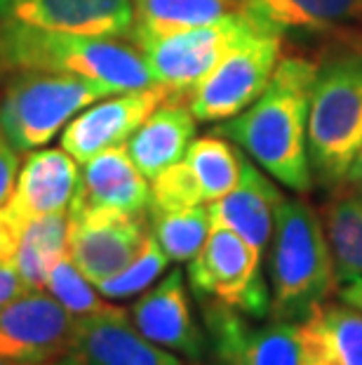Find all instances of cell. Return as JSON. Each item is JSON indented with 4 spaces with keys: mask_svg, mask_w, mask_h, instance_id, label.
Returning a JSON list of instances; mask_svg holds the SVG:
<instances>
[{
    "mask_svg": "<svg viewBox=\"0 0 362 365\" xmlns=\"http://www.w3.org/2000/svg\"><path fill=\"white\" fill-rule=\"evenodd\" d=\"M68 252V212L33 217L24 224L21 240L14 255L26 290H45L50 269Z\"/></svg>",
    "mask_w": 362,
    "mask_h": 365,
    "instance_id": "obj_23",
    "label": "cell"
},
{
    "mask_svg": "<svg viewBox=\"0 0 362 365\" xmlns=\"http://www.w3.org/2000/svg\"><path fill=\"white\" fill-rule=\"evenodd\" d=\"M0 365H17V363H10V361H0Z\"/></svg>",
    "mask_w": 362,
    "mask_h": 365,
    "instance_id": "obj_36",
    "label": "cell"
},
{
    "mask_svg": "<svg viewBox=\"0 0 362 365\" xmlns=\"http://www.w3.org/2000/svg\"><path fill=\"white\" fill-rule=\"evenodd\" d=\"M172 95L174 90L156 85L90 106L61 130V149L78 163H87L111 146L129 142L142 123Z\"/></svg>",
    "mask_w": 362,
    "mask_h": 365,
    "instance_id": "obj_12",
    "label": "cell"
},
{
    "mask_svg": "<svg viewBox=\"0 0 362 365\" xmlns=\"http://www.w3.org/2000/svg\"><path fill=\"white\" fill-rule=\"evenodd\" d=\"M203 203L205 198L203 191H200V184L196 180L193 170L188 168V163L183 158L151 180L149 215L176 212V210L196 207Z\"/></svg>",
    "mask_w": 362,
    "mask_h": 365,
    "instance_id": "obj_29",
    "label": "cell"
},
{
    "mask_svg": "<svg viewBox=\"0 0 362 365\" xmlns=\"http://www.w3.org/2000/svg\"><path fill=\"white\" fill-rule=\"evenodd\" d=\"M73 354L82 365H183L165 346L146 339L125 309L113 304L78 318Z\"/></svg>",
    "mask_w": 362,
    "mask_h": 365,
    "instance_id": "obj_15",
    "label": "cell"
},
{
    "mask_svg": "<svg viewBox=\"0 0 362 365\" xmlns=\"http://www.w3.org/2000/svg\"><path fill=\"white\" fill-rule=\"evenodd\" d=\"M325 231L339 283L362 276V191L339 186L325 207Z\"/></svg>",
    "mask_w": 362,
    "mask_h": 365,
    "instance_id": "obj_24",
    "label": "cell"
},
{
    "mask_svg": "<svg viewBox=\"0 0 362 365\" xmlns=\"http://www.w3.org/2000/svg\"><path fill=\"white\" fill-rule=\"evenodd\" d=\"M0 71L80 76L106 85L111 92H137L158 85L142 50L118 38L45 31L14 21H0Z\"/></svg>",
    "mask_w": 362,
    "mask_h": 365,
    "instance_id": "obj_2",
    "label": "cell"
},
{
    "mask_svg": "<svg viewBox=\"0 0 362 365\" xmlns=\"http://www.w3.org/2000/svg\"><path fill=\"white\" fill-rule=\"evenodd\" d=\"M304 365H362V312L322 302L297 323Z\"/></svg>",
    "mask_w": 362,
    "mask_h": 365,
    "instance_id": "obj_20",
    "label": "cell"
},
{
    "mask_svg": "<svg viewBox=\"0 0 362 365\" xmlns=\"http://www.w3.org/2000/svg\"><path fill=\"white\" fill-rule=\"evenodd\" d=\"M271 318L299 323L336 290V269L318 212L299 198H282L268 255Z\"/></svg>",
    "mask_w": 362,
    "mask_h": 365,
    "instance_id": "obj_3",
    "label": "cell"
},
{
    "mask_svg": "<svg viewBox=\"0 0 362 365\" xmlns=\"http://www.w3.org/2000/svg\"><path fill=\"white\" fill-rule=\"evenodd\" d=\"M19 175V156L17 149L7 142L0 130V205L7 203L14 191V182Z\"/></svg>",
    "mask_w": 362,
    "mask_h": 365,
    "instance_id": "obj_31",
    "label": "cell"
},
{
    "mask_svg": "<svg viewBox=\"0 0 362 365\" xmlns=\"http://www.w3.org/2000/svg\"><path fill=\"white\" fill-rule=\"evenodd\" d=\"M240 12L238 0H134L132 41L217 24Z\"/></svg>",
    "mask_w": 362,
    "mask_h": 365,
    "instance_id": "obj_22",
    "label": "cell"
},
{
    "mask_svg": "<svg viewBox=\"0 0 362 365\" xmlns=\"http://www.w3.org/2000/svg\"><path fill=\"white\" fill-rule=\"evenodd\" d=\"M259 26L261 24L240 10L217 24L142 38L137 41V48L142 50L158 85L174 92H188Z\"/></svg>",
    "mask_w": 362,
    "mask_h": 365,
    "instance_id": "obj_7",
    "label": "cell"
},
{
    "mask_svg": "<svg viewBox=\"0 0 362 365\" xmlns=\"http://www.w3.org/2000/svg\"><path fill=\"white\" fill-rule=\"evenodd\" d=\"M78 318L45 290H26L0 307V361L38 365L73 354Z\"/></svg>",
    "mask_w": 362,
    "mask_h": 365,
    "instance_id": "obj_10",
    "label": "cell"
},
{
    "mask_svg": "<svg viewBox=\"0 0 362 365\" xmlns=\"http://www.w3.org/2000/svg\"><path fill=\"white\" fill-rule=\"evenodd\" d=\"M339 299L346 302V304H351L353 309H358V312H362V276L341 283V287H339Z\"/></svg>",
    "mask_w": 362,
    "mask_h": 365,
    "instance_id": "obj_33",
    "label": "cell"
},
{
    "mask_svg": "<svg viewBox=\"0 0 362 365\" xmlns=\"http://www.w3.org/2000/svg\"><path fill=\"white\" fill-rule=\"evenodd\" d=\"M113 92L68 73L21 71L0 99V130L19 153L36 151L66 128L85 106Z\"/></svg>",
    "mask_w": 362,
    "mask_h": 365,
    "instance_id": "obj_5",
    "label": "cell"
},
{
    "mask_svg": "<svg viewBox=\"0 0 362 365\" xmlns=\"http://www.w3.org/2000/svg\"><path fill=\"white\" fill-rule=\"evenodd\" d=\"M318 64L297 54H282L261 97L240 115L217 128L257 165L297 193L311 191L313 168L308 158V108Z\"/></svg>",
    "mask_w": 362,
    "mask_h": 365,
    "instance_id": "obj_1",
    "label": "cell"
},
{
    "mask_svg": "<svg viewBox=\"0 0 362 365\" xmlns=\"http://www.w3.org/2000/svg\"><path fill=\"white\" fill-rule=\"evenodd\" d=\"M188 283L200 299L219 302L250 318L271 316V287L261 271V252L230 229L212 227L188 264Z\"/></svg>",
    "mask_w": 362,
    "mask_h": 365,
    "instance_id": "obj_6",
    "label": "cell"
},
{
    "mask_svg": "<svg viewBox=\"0 0 362 365\" xmlns=\"http://www.w3.org/2000/svg\"><path fill=\"white\" fill-rule=\"evenodd\" d=\"M151 234L146 215L113 207L71 203L68 207V255L92 285H99L139 255Z\"/></svg>",
    "mask_w": 362,
    "mask_h": 365,
    "instance_id": "obj_9",
    "label": "cell"
},
{
    "mask_svg": "<svg viewBox=\"0 0 362 365\" xmlns=\"http://www.w3.org/2000/svg\"><path fill=\"white\" fill-rule=\"evenodd\" d=\"M149 198L151 184L134 165L127 144H118L85 163L80 189L73 203L142 215L149 210Z\"/></svg>",
    "mask_w": 362,
    "mask_h": 365,
    "instance_id": "obj_19",
    "label": "cell"
},
{
    "mask_svg": "<svg viewBox=\"0 0 362 365\" xmlns=\"http://www.w3.org/2000/svg\"><path fill=\"white\" fill-rule=\"evenodd\" d=\"M191 365H198V363H191Z\"/></svg>",
    "mask_w": 362,
    "mask_h": 365,
    "instance_id": "obj_37",
    "label": "cell"
},
{
    "mask_svg": "<svg viewBox=\"0 0 362 365\" xmlns=\"http://www.w3.org/2000/svg\"><path fill=\"white\" fill-rule=\"evenodd\" d=\"M344 186H351V189L362 191V149H360V153L356 156V160H353V165L348 170V177H346Z\"/></svg>",
    "mask_w": 362,
    "mask_h": 365,
    "instance_id": "obj_34",
    "label": "cell"
},
{
    "mask_svg": "<svg viewBox=\"0 0 362 365\" xmlns=\"http://www.w3.org/2000/svg\"><path fill=\"white\" fill-rule=\"evenodd\" d=\"M0 21L78 36L125 38L134 31V0H0Z\"/></svg>",
    "mask_w": 362,
    "mask_h": 365,
    "instance_id": "obj_13",
    "label": "cell"
},
{
    "mask_svg": "<svg viewBox=\"0 0 362 365\" xmlns=\"http://www.w3.org/2000/svg\"><path fill=\"white\" fill-rule=\"evenodd\" d=\"M282 193L261 170L245 158L238 184L226 196L214 203H207L212 217V227L235 231L238 236L264 252L271 245L275 229V212L282 203Z\"/></svg>",
    "mask_w": 362,
    "mask_h": 365,
    "instance_id": "obj_16",
    "label": "cell"
},
{
    "mask_svg": "<svg viewBox=\"0 0 362 365\" xmlns=\"http://www.w3.org/2000/svg\"><path fill=\"white\" fill-rule=\"evenodd\" d=\"M362 149V48L318 66L308 108V158L320 184L339 189Z\"/></svg>",
    "mask_w": 362,
    "mask_h": 365,
    "instance_id": "obj_4",
    "label": "cell"
},
{
    "mask_svg": "<svg viewBox=\"0 0 362 365\" xmlns=\"http://www.w3.org/2000/svg\"><path fill=\"white\" fill-rule=\"evenodd\" d=\"M80 189L78 160L64 149L31 151L7 203L24 220L68 212Z\"/></svg>",
    "mask_w": 362,
    "mask_h": 365,
    "instance_id": "obj_17",
    "label": "cell"
},
{
    "mask_svg": "<svg viewBox=\"0 0 362 365\" xmlns=\"http://www.w3.org/2000/svg\"><path fill=\"white\" fill-rule=\"evenodd\" d=\"M21 292H26V285L21 281L14 262H0V307H5Z\"/></svg>",
    "mask_w": 362,
    "mask_h": 365,
    "instance_id": "obj_32",
    "label": "cell"
},
{
    "mask_svg": "<svg viewBox=\"0 0 362 365\" xmlns=\"http://www.w3.org/2000/svg\"><path fill=\"white\" fill-rule=\"evenodd\" d=\"M257 24L273 31H334L362 26V0H238Z\"/></svg>",
    "mask_w": 362,
    "mask_h": 365,
    "instance_id": "obj_21",
    "label": "cell"
},
{
    "mask_svg": "<svg viewBox=\"0 0 362 365\" xmlns=\"http://www.w3.org/2000/svg\"><path fill=\"white\" fill-rule=\"evenodd\" d=\"M45 290L75 318L99 314L111 307L109 302H104V294L95 290L92 283L82 276V271L75 267V262L68 252L61 259H57L55 267L50 269Z\"/></svg>",
    "mask_w": 362,
    "mask_h": 365,
    "instance_id": "obj_28",
    "label": "cell"
},
{
    "mask_svg": "<svg viewBox=\"0 0 362 365\" xmlns=\"http://www.w3.org/2000/svg\"><path fill=\"white\" fill-rule=\"evenodd\" d=\"M183 160L193 170L205 203H214L226 196L240 180L245 153L214 132V135L193 139Z\"/></svg>",
    "mask_w": 362,
    "mask_h": 365,
    "instance_id": "obj_25",
    "label": "cell"
},
{
    "mask_svg": "<svg viewBox=\"0 0 362 365\" xmlns=\"http://www.w3.org/2000/svg\"><path fill=\"white\" fill-rule=\"evenodd\" d=\"M282 59V34L259 26L210 76L191 88L188 106L198 120H230L250 108Z\"/></svg>",
    "mask_w": 362,
    "mask_h": 365,
    "instance_id": "obj_8",
    "label": "cell"
},
{
    "mask_svg": "<svg viewBox=\"0 0 362 365\" xmlns=\"http://www.w3.org/2000/svg\"><path fill=\"white\" fill-rule=\"evenodd\" d=\"M181 97L183 92H174L129 137L127 151L146 180L179 163L193 142L198 118Z\"/></svg>",
    "mask_w": 362,
    "mask_h": 365,
    "instance_id": "obj_18",
    "label": "cell"
},
{
    "mask_svg": "<svg viewBox=\"0 0 362 365\" xmlns=\"http://www.w3.org/2000/svg\"><path fill=\"white\" fill-rule=\"evenodd\" d=\"M151 217V231L160 247L172 262H191L205 245L212 231V217L207 203L176 210V212H158Z\"/></svg>",
    "mask_w": 362,
    "mask_h": 365,
    "instance_id": "obj_26",
    "label": "cell"
},
{
    "mask_svg": "<svg viewBox=\"0 0 362 365\" xmlns=\"http://www.w3.org/2000/svg\"><path fill=\"white\" fill-rule=\"evenodd\" d=\"M26 222L28 220L14 212L10 203L0 205V262H14Z\"/></svg>",
    "mask_w": 362,
    "mask_h": 365,
    "instance_id": "obj_30",
    "label": "cell"
},
{
    "mask_svg": "<svg viewBox=\"0 0 362 365\" xmlns=\"http://www.w3.org/2000/svg\"><path fill=\"white\" fill-rule=\"evenodd\" d=\"M203 302L207 332L221 365H304L297 323L252 325L238 309Z\"/></svg>",
    "mask_w": 362,
    "mask_h": 365,
    "instance_id": "obj_11",
    "label": "cell"
},
{
    "mask_svg": "<svg viewBox=\"0 0 362 365\" xmlns=\"http://www.w3.org/2000/svg\"><path fill=\"white\" fill-rule=\"evenodd\" d=\"M134 328L153 344L179 351L188 359H200L207 349L205 332L191 314L183 271L174 269L146 290L129 312Z\"/></svg>",
    "mask_w": 362,
    "mask_h": 365,
    "instance_id": "obj_14",
    "label": "cell"
},
{
    "mask_svg": "<svg viewBox=\"0 0 362 365\" xmlns=\"http://www.w3.org/2000/svg\"><path fill=\"white\" fill-rule=\"evenodd\" d=\"M167 264H169V257L151 231L144 240L139 255H137L125 269H120L118 274H113L111 278L99 283L97 290L102 292L106 299L134 297V294L149 290V285L158 281V276L167 269Z\"/></svg>",
    "mask_w": 362,
    "mask_h": 365,
    "instance_id": "obj_27",
    "label": "cell"
},
{
    "mask_svg": "<svg viewBox=\"0 0 362 365\" xmlns=\"http://www.w3.org/2000/svg\"><path fill=\"white\" fill-rule=\"evenodd\" d=\"M38 365H82V361L75 354H68V356H64V359L48 361V363H38Z\"/></svg>",
    "mask_w": 362,
    "mask_h": 365,
    "instance_id": "obj_35",
    "label": "cell"
}]
</instances>
